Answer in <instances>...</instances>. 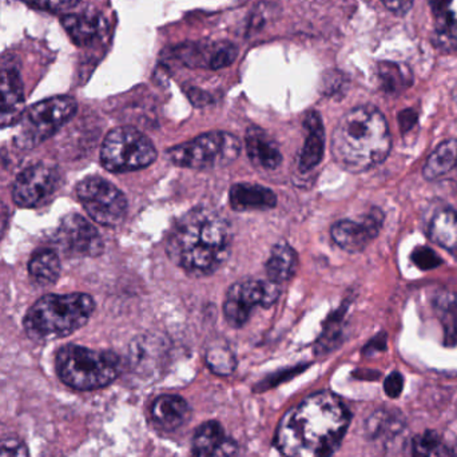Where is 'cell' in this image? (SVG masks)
<instances>
[{
	"label": "cell",
	"mask_w": 457,
	"mask_h": 457,
	"mask_svg": "<svg viewBox=\"0 0 457 457\" xmlns=\"http://www.w3.org/2000/svg\"><path fill=\"white\" fill-rule=\"evenodd\" d=\"M77 101L71 96H54L37 102L24 112L16 144L32 149L53 137L77 112Z\"/></svg>",
	"instance_id": "8"
},
{
	"label": "cell",
	"mask_w": 457,
	"mask_h": 457,
	"mask_svg": "<svg viewBox=\"0 0 457 457\" xmlns=\"http://www.w3.org/2000/svg\"><path fill=\"white\" fill-rule=\"evenodd\" d=\"M428 237L457 260V212L453 209L440 211L429 224Z\"/></svg>",
	"instance_id": "22"
},
{
	"label": "cell",
	"mask_w": 457,
	"mask_h": 457,
	"mask_svg": "<svg viewBox=\"0 0 457 457\" xmlns=\"http://www.w3.org/2000/svg\"><path fill=\"white\" fill-rule=\"evenodd\" d=\"M399 123L403 133H408L418 123V114L415 110H403L399 115Z\"/></svg>",
	"instance_id": "38"
},
{
	"label": "cell",
	"mask_w": 457,
	"mask_h": 457,
	"mask_svg": "<svg viewBox=\"0 0 457 457\" xmlns=\"http://www.w3.org/2000/svg\"><path fill=\"white\" fill-rule=\"evenodd\" d=\"M231 231L224 217L209 208H195L169 231L166 252L189 276L206 277L219 270L230 254Z\"/></svg>",
	"instance_id": "2"
},
{
	"label": "cell",
	"mask_w": 457,
	"mask_h": 457,
	"mask_svg": "<svg viewBox=\"0 0 457 457\" xmlns=\"http://www.w3.org/2000/svg\"><path fill=\"white\" fill-rule=\"evenodd\" d=\"M442 437L435 431H426L413 439L411 455L412 457H431L439 447Z\"/></svg>",
	"instance_id": "31"
},
{
	"label": "cell",
	"mask_w": 457,
	"mask_h": 457,
	"mask_svg": "<svg viewBox=\"0 0 457 457\" xmlns=\"http://www.w3.org/2000/svg\"><path fill=\"white\" fill-rule=\"evenodd\" d=\"M434 15L432 40L445 51L457 50V0H431Z\"/></svg>",
	"instance_id": "17"
},
{
	"label": "cell",
	"mask_w": 457,
	"mask_h": 457,
	"mask_svg": "<svg viewBox=\"0 0 457 457\" xmlns=\"http://www.w3.org/2000/svg\"><path fill=\"white\" fill-rule=\"evenodd\" d=\"M157 158L153 142L138 129L120 126L107 134L101 149V162L112 173H129L152 165Z\"/></svg>",
	"instance_id": "7"
},
{
	"label": "cell",
	"mask_w": 457,
	"mask_h": 457,
	"mask_svg": "<svg viewBox=\"0 0 457 457\" xmlns=\"http://www.w3.org/2000/svg\"><path fill=\"white\" fill-rule=\"evenodd\" d=\"M404 427V419L399 412L380 410L368 419L365 429L370 439H394Z\"/></svg>",
	"instance_id": "28"
},
{
	"label": "cell",
	"mask_w": 457,
	"mask_h": 457,
	"mask_svg": "<svg viewBox=\"0 0 457 457\" xmlns=\"http://www.w3.org/2000/svg\"><path fill=\"white\" fill-rule=\"evenodd\" d=\"M56 241L67 254L75 257H96L104 252L101 234L79 214L64 217Z\"/></svg>",
	"instance_id": "12"
},
{
	"label": "cell",
	"mask_w": 457,
	"mask_h": 457,
	"mask_svg": "<svg viewBox=\"0 0 457 457\" xmlns=\"http://www.w3.org/2000/svg\"><path fill=\"white\" fill-rule=\"evenodd\" d=\"M238 445L228 436L221 424L208 421L195 432L193 439L195 457H237Z\"/></svg>",
	"instance_id": "15"
},
{
	"label": "cell",
	"mask_w": 457,
	"mask_h": 457,
	"mask_svg": "<svg viewBox=\"0 0 457 457\" xmlns=\"http://www.w3.org/2000/svg\"><path fill=\"white\" fill-rule=\"evenodd\" d=\"M391 12L396 15H405L412 8L413 0H381Z\"/></svg>",
	"instance_id": "37"
},
{
	"label": "cell",
	"mask_w": 457,
	"mask_h": 457,
	"mask_svg": "<svg viewBox=\"0 0 457 457\" xmlns=\"http://www.w3.org/2000/svg\"><path fill=\"white\" fill-rule=\"evenodd\" d=\"M281 287L279 284L263 279H249L237 282L228 290L224 303L225 319L233 328L246 324L253 309L257 306L269 308L278 300Z\"/></svg>",
	"instance_id": "10"
},
{
	"label": "cell",
	"mask_w": 457,
	"mask_h": 457,
	"mask_svg": "<svg viewBox=\"0 0 457 457\" xmlns=\"http://www.w3.org/2000/svg\"><path fill=\"white\" fill-rule=\"evenodd\" d=\"M206 364L212 372L220 376H228L237 367L236 357L227 345H212L206 352Z\"/></svg>",
	"instance_id": "30"
},
{
	"label": "cell",
	"mask_w": 457,
	"mask_h": 457,
	"mask_svg": "<svg viewBox=\"0 0 457 457\" xmlns=\"http://www.w3.org/2000/svg\"><path fill=\"white\" fill-rule=\"evenodd\" d=\"M378 75L381 88L389 96L404 93L413 83L412 71L402 63L381 62L378 67Z\"/></svg>",
	"instance_id": "26"
},
{
	"label": "cell",
	"mask_w": 457,
	"mask_h": 457,
	"mask_svg": "<svg viewBox=\"0 0 457 457\" xmlns=\"http://www.w3.org/2000/svg\"><path fill=\"white\" fill-rule=\"evenodd\" d=\"M59 378L75 391H94L110 386L120 373V360L112 352L79 345L59 349L55 360Z\"/></svg>",
	"instance_id": "5"
},
{
	"label": "cell",
	"mask_w": 457,
	"mask_h": 457,
	"mask_svg": "<svg viewBox=\"0 0 457 457\" xmlns=\"http://www.w3.org/2000/svg\"><path fill=\"white\" fill-rule=\"evenodd\" d=\"M165 352V343L162 340L142 336L131 344V365L139 375H154L162 368Z\"/></svg>",
	"instance_id": "19"
},
{
	"label": "cell",
	"mask_w": 457,
	"mask_h": 457,
	"mask_svg": "<svg viewBox=\"0 0 457 457\" xmlns=\"http://www.w3.org/2000/svg\"><path fill=\"white\" fill-rule=\"evenodd\" d=\"M391 147L388 123L373 106H360L346 112L332 137L333 158L351 173H364L380 165Z\"/></svg>",
	"instance_id": "3"
},
{
	"label": "cell",
	"mask_w": 457,
	"mask_h": 457,
	"mask_svg": "<svg viewBox=\"0 0 457 457\" xmlns=\"http://www.w3.org/2000/svg\"><path fill=\"white\" fill-rule=\"evenodd\" d=\"M150 418L155 428L173 432L189 423L192 410L187 400L177 395H162L153 403Z\"/></svg>",
	"instance_id": "16"
},
{
	"label": "cell",
	"mask_w": 457,
	"mask_h": 457,
	"mask_svg": "<svg viewBox=\"0 0 457 457\" xmlns=\"http://www.w3.org/2000/svg\"><path fill=\"white\" fill-rule=\"evenodd\" d=\"M437 313L445 324L448 343L457 344V292H443L435 300Z\"/></svg>",
	"instance_id": "29"
},
{
	"label": "cell",
	"mask_w": 457,
	"mask_h": 457,
	"mask_svg": "<svg viewBox=\"0 0 457 457\" xmlns=\"http://www.w3.org/2000/svg\"><path fill=\"white\" fill-rule=\"evenodd\" d=\"M384 213L380 209L375 208L362 219L356 222L344 220L333 225L330 234L333 241L349 253L362 252L376 237L383 227Z\"/></svg>",
	"instance_id": "13"
},
{
	"label": "cell",
	"mask_w": 457,
	"mask_h": 457,
	"mask_svg": "<svg viewBox=\"0 0 457 457\" xmlns=\"http://www.w3.org/2000/svg\"><path fill=\"white\" fill-rule=\"evenodd\" d=\"M239 152L241 145L233 134L212 131L171 147L168 150V158L181 168L206 170L230 165L238 158Z\"/></svg>",
	"instance_id": "6"
},
{
	"label": "cell",
	"mask_w": 457,
	"mask_h": 457,
	"mask_svg": "<svg viewBox=\"0 0 457 457\" xmlns=\"http://www.w3.org/2000/svg\"><path fill=\"white\" fill-rule=\"evenodd\" d=\"M298 257L295 250L281 241L271 249L270 257L266 262V273L269 279L281 284L295 276L297 269Z\"/></svg>",
	"instance_id": "23"
},
{
	"label": "cell",
	"mask_w": 457,
	"mask_h": 457,
	"mask_svg": "<svg viewBox=\"0 0 457 457\" xmlns=\"http://www.w3.org/2000/svg\"><path fill=\"white\" fill-rule=\"evenodd\" d=\"M59 185L61 173L58 169L46 163L29 166L13 182V203L23 209L45 205L58 192Z\"/></svg>",
	"instance_id": "11"
},
{
	"label": "cell",
	"mask_w": 457,
	"mask_h": 457,
	"mask_svg": "<svg viewBox=\"0 0 457 457\" xmlns=\"http://www.w3.org/2000/svg\"><path fill=\"white\" fill-rule=\"evenodd\" d=\"M62 24L78 46L93 42L101 31V21L90 13H69L62 18Z\"/></svg>",
	"instance_id": "25"
},
{
	"label": "cell",
	"mask_w": 457,
	"mask_h": 457,
	"mask_svg": "<svg viewBox=\"0 0 457 457\" xmlns=\"http://www.w3.org/2000/svg\"><path fill=\"white\" fill-rule=\"evenodd\" d=\"M351 424V412L332 392L311 395L279 421L276 445L285 457H330Z\"/></svg>",
	"instance_id": "1"
},
{
	"label": "cell",
	"mask_w": 457,
	"mask_h": 457,
	"mask_svg": "<svg viewBox=\"0 0 457 457\" xmlns=\"http://www.w3.org/2000/svg\"><path fill=\"white\" fill-rule=\"evenodd\" d=\"M411 260L420 270H432L442 265L443 260L431 247L419 246L411 254Z\"/></svg>",
	"instance_id": "33"
},
{
	"label": "cell",
	"mask_w": 457,
	"mask_h": 457,
	"mask_svg": "<svg viewBox=\"0 0 457 457\" xmlns=\"http://www.w3.org/2000/svg\"><path fill=\"white\" fill-rule=\"evenodd\" d=\"M247 155L253 165L258 168L266 169V170H273L278 168L282 162V154L279 152L278 145L257 126H250L246 131Z\"/></svg>",
	"instance_id": "18"
},
{
	"label": "cell",
	"mask_w": 457,
	"mask_h": 457,
	"mask_svg": "<svg viewBox=\"0 0 457 457\" xmlns=\"http://www.w3.org/2000/svg\"><path fill=\"white\" fill-rule=\"evenodd\" d=\"M0 457H29V448L21 440L7 437L0 440Z\"/></svg>",
	"instance_id": "35"
},
{
	"label": "cell",
	"mask_w": 457,
	"mask_h": 457,
	"mask_svg": "<svg viewBox=\"0 0 457 457\" xmlns=\"http://www.w3.org/2000/svg\"><path fill=\"white\" fill-rule=\"evenodd\" d=\"M77 195L86 213L104 227H118L128 213L125 195L101 177H87L80 181Z\"/></svg>",
	"instance_id": "9"
},
{
	"label": "cell",
	"mask_w": 457,
	"mask_h": 457,
	"mask_svg": "<svg viewBox=\"0 0 457 457\" xmlns=\"http://www.w3.org/2000/svg\"><path fill=\"white\" fill-rule=\"evenodd\" d=\"M403 389H404V378L402 373L392 372L384 381V391L391 399H397L403 394Z\"/></svg>",
	"instance_id": "36"
},
{
	"label": "cell",
	"mask_w": 457,
	"mask_h": 457,
	"mask_svg": "<svg viewBox=\"0 0 457 457\" xmlns=\"http://www.w3.org/2000/svg\"><path fill=\"white\" fill-rule=\"evenodd\" d=\"M228 200L236 212L268 211L277 204L276 195L270 189L254 184L234 185Z\"/></svg>",
	"instance_id": "20"
},
{
	"label": "cell",
	"mask_w": 457,
	"mask_h": 457,
	"mask_svg": "<svg viewBox=\"0 0 457 457\" xmlns=\"http://www.w3.org/2000/svg\"><path fill=\"white\" fill-rule=\"evenodd\" d=\"M237 58V48L227 42L216 43L212 45L211 61H209V69L220 70L228 67L233 63Z\"/></svg>",
	"instance_id": "32"
},
{
	"label": "cell",
	"mask_w": 457,
	"mask_h": 457,
	"mask_svg": "<svg viewBox=\"0 0 457 457\" xmlns=\"http://www.w3.org/2000/svg\"><path fill=\"white\" fill-rule=\"evenodd\" d=\"M457 166V139H448L429 155L423 169L424 179L436 181Z\"/></svg>",
	"instance_id": "24"
},
{
	"label": "cell",
	"mask_w": 457,
	"mask_h": 457,
	"mask_svg": "<svg viewBox=\"0 0 457 457\" xmlns=\"http://www.w3.org/2000/svg\"><path fill=\"white\" fill-rule=\"evenodd\" d=\"M29 276L40 285L55 284L61 276V260L53 250H37L29 263Z\"/></svg>",
	"instance_id": "27"
},
{
	"label": "cell",
	"mask_w": 457,
	"mask_h": 457,
	"mask_svg": "<svg viewBox=\"0 0 457 457\" xmlns=\"http://www.w3.org/2000/svg\"><path fill=\"white\" fill-rule=\"evenodd\" d=\"M26 112L23 82L13 67L0 70V129L21 122Z\"/></svg>",
	"instance_id": "14"
},
{
	"label": "cell",
	"mask_w": 457,
	"mask_h": 457,
	"mask_svg": "<svg viewBox=\"0 0 457 457\" xmlns=\"http://www.w3.org/2000/svg\"><path fill=\"white\" fill-rule=\"evenodd\" d=\"M453 101H455L457 104V86L455 87V90H453Z\"/></svg>",
	"instance_id": "41"
},
{
	"label": "cell",
	"mask_w": 457,
	"mask_h": 457,
	"mask_svg": "<svg viewBox=\"0 0 457 457\" xmlns=\"http://www.w3.org/2000/svg\"><path fill=\"white\" fill-rule=\"evenodd\" d=\"M23 2L37 10L59 12V11L71 10L80 0H23Z\"/></svg>",
	"instance_id": "34"
},
{
	"label": "cell",
	"mask_w": 457,
	"mask_h": 457,
	"mask_svg": "<svg viewBox=\"0 0 457 457\" xmlns=\"http://www.w3.org/2000/svg\"><path fill=\"white\" fill-rule=\"evenodd\" d=\"M308 130L305 144L300 155V170L309 171L321 162L325 149V131L321 117L317 112H309L303 120Z\"/></svg>",
	"instance_id": "21"
},
{
	"label": "cell",
	"mask_w": 457,
	"mask_h": 457,
	"mask_svg": "<svg viewBox=\"0 0 457 457\" xmlns=\"http://www.w3.org/2000/svg\"><path fill=\"white\" fill-rule=\"evenodd\" d=\"M8 221H10V212H8L7 206L0 201V239L7 230Z\"/></svg>",
	"instance_id": "40"
},
{
	"label": "cell",
	"mask_w": 457,
	"mask_h": 457,
	"mask_svg": "<svg viewBox=\"0 0 457 457\" xmlns=\"http://www.w3.org/2000/svg\"><path fill=\"white\" fill-rule=\"evenodd\" d=\"M94 309L93 298L85 293L45 295L27 312L24 329L35 341L58 340L85 327Z\"/></svg>",
	"instance_id": "4"
},
{
	"label": "cell",
	"mask_w": 457,
	"mask_h": 457,
	"mask_svg": "<svg viewBox=\"0 0 457 457\" xmlns=\"http://www.w3.org/2000/svg\"><path fill=\"white\" fill-rule=\"evenodd\" d=\"M386 335H378L375 340H372V343L368 344L367 348H365V353H370V351L373 352H381L386 351Z\"/></svg>",
	"instance_id": "39"
}]
</instances>
